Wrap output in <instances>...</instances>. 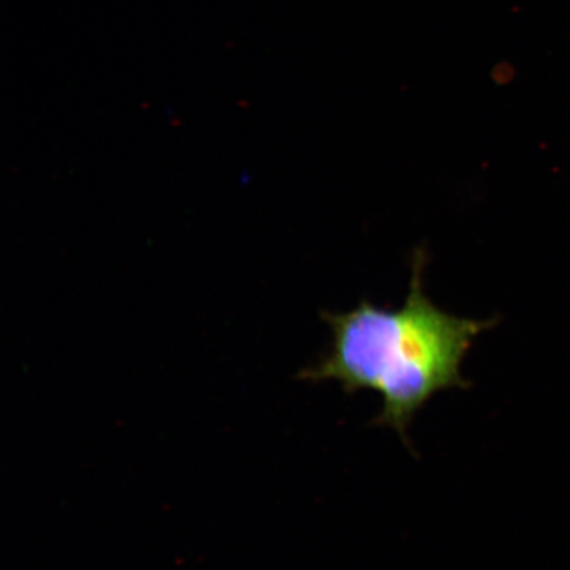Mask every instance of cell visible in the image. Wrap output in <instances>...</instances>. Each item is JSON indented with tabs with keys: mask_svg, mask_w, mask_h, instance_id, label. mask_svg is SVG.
Instances as JSON below:
<instances>
[{
	"mask_svg": "<svg viewBox=\"0 0 570 570\" xmlns=\"http://www.w3.org/2000/svg\"><path fill=\"white\" fill-rule=\"evenodd\" d=\"M426 255H413L411 287L401 309L362 302L346 313H324L332 332L331 351L302 377L336 381L347 394L375 391L382 396L376 424L387 425L405 440L416 413L449 389H468L461 376L473 342L497 320L462 318L441 311L424 294Z\"/></svg>",
	"mask_w": 570,
	"mask_h": 570,
	"instance_id": "obj_1",
	"label": "cell"
}]
</instances>
